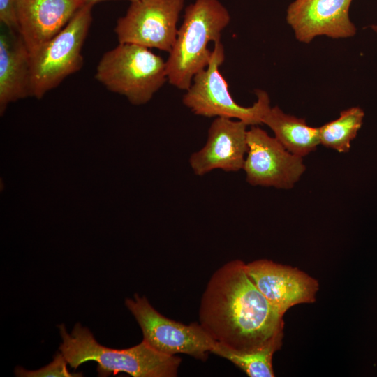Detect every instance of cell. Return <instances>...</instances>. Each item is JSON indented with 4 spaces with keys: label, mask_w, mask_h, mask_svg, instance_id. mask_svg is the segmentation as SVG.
<instances>
[{
    "label": "cell",
    "mask_w": 377,
    "mask_h": 377,
    "mask_svg": "<svg viewBox=\"0 0 377 377\" xmlns=\"http://www.w3.org/2000/svg\"><path fill=\"white\" fill-rule=\"evenodd\" d=\"M239 260L226 263L211 276L202 294L199 323L215 341L241 353L279 350L283 315L252 281Z\"/></svg>",
    "instance_id": "1"
},
{
    "label": "cell",
    "mask_w": 377,
    "mask_h": 377,
    "mask_svg": "<svg viewBox=\"0 0 377 377\" xmlns=\"http://www.w3.org/2000/svg\"><path fill=\"white\" fill-rule=\"evenodd\" d=\"M62 343L59 350L71 367L77 369L89 360L98 363L99 376L125 372L133 377H175L181 359L160 353L145 341L131 348L112 349L99 344L88 328L75 325L71 334L59 326Z\"/></svg>",
    "instance_id": "2"
},
{
    "label": "cell",
    "mask_w": 377,
    "mask_h": 377,
    "mask_svg": "<svg viewBox=\"0 0 377 377\" xmlns=\"http://www.w3.org/2000/svg\"><path fill=\"white\" fill-rule=\"evenodd\" d=\"M230 15L219 0H195L184 11L174 45L166 61L168 82L186 91L194 76L209 65V42L221 40Z\"/></svg>",
    "instance_id": "3"
},
{
    "label": "cell",
    "mask_w": 377,
    "mask_h": 377,
    "mask_svg": "<svg viewBox=\"0 0 377 377\" xmlns=\"http://www.w3.org/2000/svg\"><path fill=\"white\" fill-rule=\"evenodd\" d=\"M95 78L134 105L149 101L168 82L166 61L146 47L119 43L103 54Z\"/></svg>",
    "instance_id": "4"
},
{
    "label": "cell",
    "mask_w": 377,
    "mask_h": 377,
    "mask_svg": "<svg viewBox=\"0 0 377 377\" xmlns=\"http://www.w3.org/2000/svg\"><path fill=\"white\" fill-rule=\"evenodd\" d=\"M93 6L86 3L60 32L30 57L31 96L42 98L81 69L82 50L92 22Z\"/></svg>",
    "instance_id": "5"
},
{
    "label": "cell",
    "mask_w": 377,
    "mask_h": 377,
    "mask_svg": "<svg viewBox=\"0 0 377 377\" xmlns=\"http://www.w3.org/2000/svg\"><path fill=\"white\" fill-rule=\"evenodd\" d=\"M214 44L209 65L194 76L182 97L183 104L198 116L235 119L251 126L263 124V117L270 108L268 94L256 90L257 101L250 107L236 103L219 71L225 59L224 47L221 40Z\"/></svg>",
    "instance_id": "6"
},
{
    "label": "cell",
    "mask_w": 377,
    "mask_h": 377,
    "mask_svg": "<svg viewBox=\"0 0 377 377\" xmlns=\"http://www.w3.org/2000/svg\"><path fill=\"white\" fill-rule=\"evenodd\" d=\"M126 306L138 323L143 341L169 355L183 353L205 361L216 342L200 323L190 325L170 320L158 312L145 297L128 298Z\"/></svg>",
    "instance_id": "7"
},
{
    "label": "cell",
    "mask_w": 377,
    "mask_h": 377,
    "mask_svg": "<svg viewBox=\"0 0 377 377\" xmlns=\"http://www.w3.org/2000/svg\"><path fill=\"white\" fill-rule=\"evenodd\" d=\"M185 0H135L118 19L119 43H133L169 53L175 42L177 23Z\"/></svg>",
    "instance_id": "8"
},
{
    "label": "cell",
    "mask_w": 377,
    "mask_h": 377,
    "mask_svg": "<svg viewBox=\"0 0 377 377\" xmlns=\"http://www.w3.org/2000/svg\"><path fill=\"white\" fill-rule=\"evenodd\" d=\"M247 145L243 170L252 186L290 189L306 170L302 157L288 151L257 126L247 131Z\"/></svg>",
    "instance_id": "9"
},
{
    "label": "cell",
    "mask_w": 377,
    "mask_h": 377,
    "mask_svg": "<svg viewBox=\"0 0 377 377\" xmlns=\"http://www.w3.org/2000/svg\"><path fill=\"white\" fill-rule=\"evenodd\" d=\"M245 267L258 290L283 316L295 305L316 301L318 281L296 267L267 259L246 263Z\"/></svg>",
    "instance_id": "10"
},
{
    "label": "cell",
    "mask_w": 377,
    "mask_h": 377,
    "mask_svg": "<svg viewBox=\"0 0 377 377\" xmlns=\"http://www.w3.org/2000/svg\"><path fill=\"white\" fill-rule=\"evenodd\" d=\"M353 0H295L287 10L286 20L296 39L309 43L316 36L345 38L356 34L349 17Z\"/></svg>",
    "instance_id": "11"
},
{
    "label": "cell",
    "mask_w": 377,
    "mask_h": 377,
    "mask_svg": "<svg viewBox=\"0 0 377 377\" xmlns=\"http://www.w3.org/2000/svg\"><path fill=\"white\" fill-rule=\"evenodd\" d=\"M247 126L239 120L216 117L208 129L206 144L189 158L194 174L202 176L215 169L224 172L243 169L248 151Z\"/></svg>",
    "instance_id": "12"
},
{
    "label": "cell",
    "mask_w": 377,
    "mask_h": 377,
    "mask_svg": "<svg viewBox=\"0 0 377 377\" xmlns=\"http://www.w3.org/2000/svg\"><path fill=\"white\" fill-rule=\"evenodd\" d=\"M84 0H17V31L30 57L60 32Z\"/></svg>",
    "instance_id": "13"
},
{
    "label": "cell",
    "mask_w": 377,
    "mask_h": 377,
    "mask_svg": "<svg viewBox=\"0 0 377 377\" xmlns=\"http://www.w3.org/2000/svg\"><path fill=\"white\" fill-rule=\"evenodd\" d=\"M29 96H31L30 54L20 34L8 29L0 35L1 111L9 103Z\"/></svg>",
    "instance_id": "14"
},
{
    "label": "cell",
    "mask_w": 377,
    "mask_h": 377,
    "mask_svg": "<svg viewBox=\"0 0 377 377\" xmlns=\"http://www.w3.org/2000/svg\"><path fill=\"white\" fill-rule=\"evenodd\" d=\"M262 123L274 133L275 138L290 153L303 157L320 144L318 127L306 124L304 119L284 113L278 106L271 108Z\"/></svg>",
    "instance_id": "15"
},
{
    "label": "cell",
    "mask_w": 377,
    "mask_h": 377,
    "mask_svg": "<svg viewBox=\"0 0 377 377\" xmlns=\"http://www.w3.org/2000/svg\"><path fill=\"white\" fill-rule=\"evenodd\" d=\"M364 113L359 107L341 112L339 118L318 127L320 143L343 153L349 151L363 122Z\"/></svg>",
    "instance_id": "16"
},
{
    "label": "cell",
    "mask_w": 377,
    "mask_h": 377,
    "mask_svg": "<svg viewBox=\"0 0 377 377\" xmlns=\"http://www.w3.org/2000/svg\"><path fill=\"white\" fill-rule=\"evenodd\" d=\"M275 352V349L269 348L258 352L241 353L216 342L211 353L228 360L249 377H274L272 358Z\"/></svg>",
    "instance_id": "17"
},
{
    "label": "cell",
    "mask_w": 377,
    "mask_h": 377,
    "mask_svg": "<svg viewBox=\"0 0 377 377\" xmlns=\"http://www.w3.org/2000/svg\"><path fill=\"white\" fill-rule=\"evenodd\" d=\"M67 361L61 353H57L54 360L49 364L37 370H27L21 367L15 369V376L20 377H77L82 376L81 373H71L66 364Z\"/></svg>",
    "instance_id": "18"
},
{
    "label": "cell",
    "mask_w": 377,
    "mask_h": 377,
    "mask_svg": "<svg viewBox=\"0 0 377 377\" xmlns=\"http://www.w3.org/2000/svg\"><path fill=\"white\" fill-rule=\"evenodd\" d=\"M17 0H0V21L6 28L17 31Z\"/></svg>",
    "instance_id": "19"
},
{
    "label": "cell",
    "mask_w": 377,
    "mask_h": 377,
    "mask_svg": "<svg viewBox=\"0 0 377 377\" xmlns=\"http://www.w3.org/2000/svg\"><path fill=\"white\" fill-rule=\"evenodd\" d=\"M85 3H92V4H95L96 3H98L100 1H107V0H84ZM130 2H132L135 0H128Z\"/></svg>",
    "instance_id": "20"
},
{
    "label": "cell",
    "mask_w": 377,
    "mask_h": 377,
    "mask_svg": "<svg viewBox=\"0 0 377 377\" xmlns=\"http://www.w3.org/2000/svg\"><path fill=\"white\" fill-rule=\"evenodd\" d=\"M372 29L377 33V24L371 26Z\"/></svg>",
    "instance_id": "21"
}]
</instances>
